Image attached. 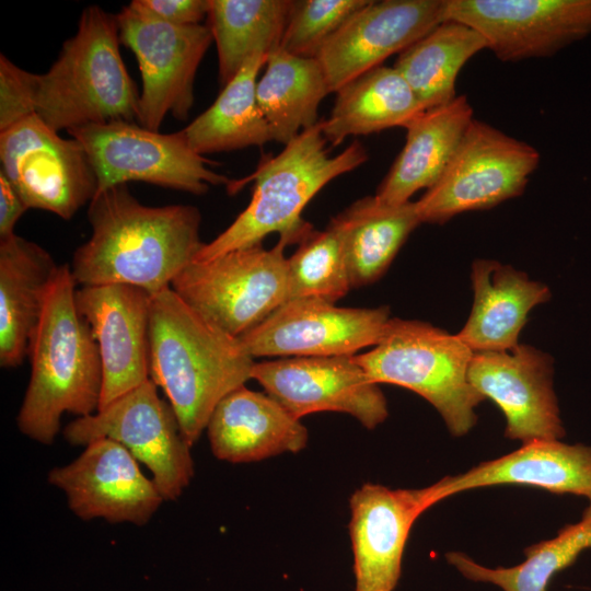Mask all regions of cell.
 <instances>
[{
	"instance_id": "cell-24",
	"label": "cell",
	"mask_w": 591,
	"mask_h": 591,
	"mask_svg": "<svg viewBox=\"0 0 591 591\" xmlns=\"http://www.w3.org/2000/svg\"><path fill=\"white\" fill-rule=\"evenodd\" d=\"M38 244L13 234L0 240V366L19 367L42 317L58 271Z\"/></svg>"
},
{
	"instance_id": "cell-9",
	"label": "cell",
	"mask_w": 591,
	"mask_h": 591,
	"mask_svg": "<svg viewBox=\"0 0 591 591\" xmlns=\"http://www.w3.org/2000/svg\"><path fill=\"white\" fill-rule=\"evenodd\" d=\"M83 147L97 179V192L146 182L202 195L231 179L212 171L213 164L188 146L182 130L161 134L124 120L91 124L68 131Z\"/></svg>"
},
{
	"instance_id": "cell-35",
	"label": "cell",
	"mask_w": 591,
	"mask_h": 591,
	"mask_svg": "<svg viewBox=\"0 0 591 591\" xmlns=\"http://www.w3.org/2000/svg\"><path fill=\"white\" fill-rule=\"evenodd\" d=\"M35 73L0 56V131L35 114Z\"/></svg>"
},
{
	"instance_id": "cell-19",
	"label": "cell",
	"mask_w": 591,
	"mask_h": 591,
	"mask_svg": "<svg viewBox=\"0 0 591 591\" xmlns=\"http://www.w3.org/2000/svg\"><path fill=\"white\" fill-rule=\"evenodd\" d=\"M431 486L392 489L366 483L349 499L355 591H393L415 521L434 506Z\"/></svg>"
},
{
	"instance_id": "cell-7",
	"label": "cell",
	"mask_w": 591,
	"mask_h": 591,
	"mask_svg": "<svg viewBox=\"0 0 591 591\" xmlns=\"http://www.w3.org/2000/svg\"><path fill=\"white\" fill-rule=\"evenodd\" d=\"M289 244L236 248L189 264L171 288L193 309L224 332L240 337L288 300Z\"/></svg>"
},
{
	"instance_id": "cell-22",
	"label": "cell",
	"mask_w": 591,
	"mask_h": 591,
	"mask_svg": "<svg viewBox=\"0 0 591 591\" xmlns=\"http://www.w3.org/2000/svg\"><path fill=\"white\" fill-rule=\"evenodd\" d=\"M206 430L212 454L233 464L297 453L309 439L300 419L267 393L245 385L218 403Z\"/></svg>"
},
{
	"instance_id": "cell-10",
	"label": "cell",
	"mask_w": 591,
	"mask_h": 591,
	"mask_svg": "<svg viewBox=\"0 0 591 591\" xmlns=\"http://www.w3.org/2000/svg\"><path fill=\"white\" fill-rule=\"evenodd\" d=\"M149 379L95 414L79 417L63 429L71 445L85 447L109 438L124 445L152 474L164 501L176 500L194 476L190 445L177 417Z\"/></svg>"
},
{
	"instance_id": "cell-23",
	"label": "cell",
	"mask_w": 591,
	"mask_h": 591,
	"mask_svg": "<svg viewBox=\"0 0 591 591\" xmlns=\"http://www.w3.org/2000/svg\"><path fill=\"white\" fill-rule=\"evenodd\" d=\"M471 281L473 306L456 335L474 352L512 350L530 311L552 297L546 285L494 259L474 260Z\"/></svg>"
},
{
	"instance_id": "cell-37",
	"label": "cell",
	"mask_w": 591,
	"mask_h": 591,
	"mask_svg": "<svg viewBox=\"0 0 591 591\" xmlns=\"http://www.w3.org/2000/svg\"><path fill=\"white\" fill-rule=\"evenodd\" d=\"M27 209L12 184L0 173V240L15 234L14 227Z\"/></svg>"
},
{
	"instance_id": "cell-26",
	"label": "cell",
	"mask_w": 591,
	"mask_h": 591,
	"mask_svg": "<svg viewBox=\"0 0 591 591\" xmlns=\"http://www.w3.org/2000/svg\"><path fill=\"white\" fill-rule=\"evenodd\" d=\"M340 232L352 288L379 280L398 251L421 224L415 201L387 204L359 198L331 220Z\"/></svg>"
},
{
	"instance_id": "cell-3",
	"label": "cell",
	"mask_w": 591,
	"mask_h": 591,
	"mask_svg": "<svg viewBox=\"0 0 591 591\" xmlns=\"http://www.w3.org/2000/svg\"><path fill=\"white\" fill-rule=\"evenodd\" d=\"M77 286L70 265H59L28 349L31 378L16 424L45 445L54 443L65 413L95 414L103 389L99 347L77 306Z\"/></svg>"
},
{
	"instance_id": "cell-21",
	"label": "cell",
	"mask_w": 591,
	"mask_h": 591,
	"mask_svg": "<svg viewBox=\"0 0 591 591\" xmlns=\"http://www.w3.org/2000/svg\"><path fill=\"white\" fill-rule=\"evenodd\" d=\"M494 485L533 486L555 494H572L591 501V445L560 440H534L471 470L431 485L440 502L452 495Z\"/></svg>"
},
{
	"instance_id": "cell-8",
	"label": "cell",
	"mask_w": 591,
	"mask_h": 591,
	"mask_svg": "<svg viewBox=\"0 0 591 591\" xmlns=\"http://www.w3.org/2000/svg\"><path fill=\"white\" fill-rule=\"evenodd\" d=\"M538 164L533 146L474 118L440 178L415 201L419 219L444 224L519 197Z\"/></svg>"
},
{
	"instance_id": "cell-6",
	"label": "cell",
	"mask_w": 591,
	"mask_h": 591,
	"mask_svg": "<svg viewBox=\"0 0 591 591\" xmlns=\"http://www.w3.org/2000/svg\"><path fill=\"white\" fill-rule=\"evenodd\" d=\"M473 355L456 334L422 321L391 318L381 340L356 358L372 382L420 395L451 434L461 437L475 426V408L485 401L468 381Z\"/></svg>"
},
{
	"instance_id": "cell-31",
	"label": "cell",
	"mask_w": 591,
	"mask_h": 591,
	"mask_svg": "<svg viewBox=\"0 0 591 591\" xmlns=\"http://www.w3.org/2000/svg\"><path fill=\"white\" fill-rule=\"evenodd\" d=\"M292 5L289 0H210L208 26L223 86L251 57L280 46Z\"/></svg>"
},
{
	"instance_id": "cell-27",
	"label": "cell",
	"mask_w": 591,
	"mask_h": 591,
	"mask_svg": "<svg viewBox=\"0 0 591 591\" xmlns=\"http://www.w3.org/2000/svg\"><path fill=\"white\" fill-rule=\"evenodd\" d=\"M424 111L402 73L394 66L381 65L336 92L333 111L321 120V130L335 147L349 136L405 127Z\"/></svg>"
},
{
	"instance_id": "cell-29",
	"label": "cell",
	"mask_w": 591,
	"mask_h": 591,
	"mask_svg": "<svg viewBox=\"0 0 591 591\" xmlns=\"http://www.w3.org/2000/svg\"><path fill=\"white\" fill-rule=\"evenodd\" d=\"M266 61V54L251 57L213 104L182 129L193 151L205 155L260 147L273 140L256 97L258 73Z\"/></svg>"
},
{
	"instance_id": "cell-25",
	"label": "cell",
	"mask_w": 591,
	"mask_h": 591,
	"mask_svg": "<svg viewBox=\"0 0 591 591\" xmlns=\"http://www.w3.org/2000/svg\"><path fill=\"white\" fill-rule=\"evenodd\" d=\"M465 95L425 109L404 128L406 142L379 185L375 196L399 205L420 189L433 186L448 166L474 119Z\"/></svg>"
},
{
	"instance_id": "cell-36",
	"label": "cell",
	"mask_w": 591,
	"mask_h": 591,
	"mask_svg": "<svg viewBox=\"0 0 591 591\" xmlns=\"http://www.w3.org/2000/svg\"><path fill=\"white\" fill-rule=\"evenodd\" d=\"M129 4L160 21L177 26L200 24L210 9V0H134Z\"/></svg>"
},
{
	"instance_id": "cell-15",
	"label": "cell",
	"mask_w": 591,
	"mask_h": 591,
	"mask_svg": "<svg viewBox=\"0 0 591 591\" xmlns=\"http://www.w3.org/2000/svg\"><path fill=\"white\" fill-rule=\"evenodd\" d=\"M252 379L293 417L344 413L374 429L389 415L386 398L356 355L288 357L255 362Z\"/></svg>"
},
{
	"instance_id": "cell-5",
	"label": "cell",
	"mask_w": 591,
	"mask_h": 591,
	"mask_svg": "<svg viewBox=\"0 0 591 591\" xmlns=\"http://www.w3.org/2000/svg\"><path fill=\"white\" fill-rule=\"evenodd\" d=\"M116 14L86 7L76 34L49 70L35 78V114L56 131L139 121L140 93L119 50Z\"/></svg>"
},
{
	"instance_id": "cell-32",
	"label": "cell",
	"mask_w": 591,
	"mask_h": 591,
	"mask_svg": "<svg viewBox=\"0 0 591 591\" xmlns=\"http://www.w3.org/2000/svg\"><path fill=\"white\" fill-rule=\"evenodd\" d=\"M588 548H591V501L580 521L565 525L551 540L526 547L524 561L517 566L488 568L462 552L447 553L445 558L472 581L493 583L503 591H546L553 577L571 566Z\"/></svg>"
},
{
	"instance_id": "cell-30",
	"label": "cell",
	"mask_w": 591,
	"mask_h": 591,
	"mask_svg": "<svg viewBox=\"0 0 591 591\" xmlns=\"http://www.w3.org/2000/svg\"><path fill=\"white\" fill-rule=\"evenodd\" d=\"M483 49L484 37L473 27L445 20L403 50L394 67L425 109L452 101L464 65Z\"/></svg>"
},
{
	"instance_id": "cell-11",
	"label": "cell",
	"mask_w": 591,
	"mask_h": 591,
	"mask_svg": "<svg viewBox=\"0 0 591 591\" xmlns=\"http://www.w3.org/2000/svg\"><path fill=\"white\" fill-rule=\"evenodd\" d=\"M116 19L119 39L135 54L141 73L140 126L159 131L166 114L187 119L195 76L213 40L209 26L172 25L130 4Z\"/></svg>"
},
{
	"instance_id": "cell-2",
	"label": "cell",
	"mask_w": 591,
	"mask_h": 591,
	"mask_svg": "<svg viewBox=\"0 0 591 591\" xmlns=\"http://www.w3.org/2000/svg\"><path fill=\"white\" fill-rule=\"evenodd\" d=\"M254 364L239 337L210 322L171 287L151 294L150 380L163 390L190 447L218 403L252 379Z\"/></svg>"
},
{
	"instance_id": "cell-34",
	"label": "cell",
	"mask_w": 591,
	"mask_h": 591,
	"mask_svg": "<svg viewBox=\"0 0 591 591\" xmlns=\"http://www.w3.org/2000/svg\"><path fill=\"white\" fill-rule=\"evenodd\" d=\"M368 1H293L279 47L296 56L315 57L324 43Z\"/></svg>"
},
{
	"instance_id": "cell-16",
	"label": "cell",
	"mask_w": 591,
	"mask_h": 591,
	"mask_svg": "<svg viewBox=\"0 0 591 591\" xmlns=\"http://www.w3.org/2000/svg\"><path fill=\"white\" fill-rule=\"evenodd\" d=\"M47 480L63 491L69 509L84 521L146 525L164 501L137 459L109 438L86 444L71 463L50 470Z\"/></svg>"
},
{
	"instance_id": "cell-20",
	"label": "cell",
	"mask_w": 591,
	"mask_h": 591,
	"mask_svg": "<svg viewBox=\"0 0 591 591\" xmlns=\"http://www.w3.org/2000/svg\"><path fill=\"white\" fill-rule=\"evenodd\" d=\"M150 300L148 291L130 285L77 289V306L102 360L99 410L150 379Z\"/></svg>"
},
{
	"instance_id": "cell-17",
	"label": "cell",
	"mask_w": 591,
	"mask_h": 591,
	"mask_svg": "<svg viewBox=\"0 0 591 591\" xmlns=\"http://www.w3.org/2000/svg\"><path fill=\"white\" fill-rule=\"evenodd\" d=\"M553 374L552 356L520 344L509 351L474 352L468 367L474 390L503 413L505 436L522 443L565 436Z\"/></svg>"
},
{
	"instance_id": "cell-14",
	"label": "cell",
	"mask_w": 591,
	"mask_h": 591,
	"mask_svg": "<svg viewBox=\"0 0 591 591\" xmlns=\"http://www.w3.org/2000/svg\"><path fill=\"white\" fill-rule=\"evenodd\" d=\"M390 315L389 306L341 308L293 299L239 338L252 358L356 355L381 340Z\"/></svg>"
},
{
	"instance_id": "cell-33",
	"label": "cell",
	"mask_w": 591,
	"mask_h": 591,
	"mask_svg": "<svg viewBox=\"0 0 591 591\" xmlns=\"http://www.w3.org/2000/svg\"><path fill=\"white\" fill-rule=\"evenodd\" d=\"M298 244L288 257V300L335 303L345 297L352 287L339 230L329 222L323 231L313 229Z\"/></svg>"
},
{
	"instance_id": "cell-4",
	"label": "cell",
	"mask_w": 591,
	"mask_h": 591,
	"mask_svg": "<svg viewBox=\"0 0 591 591\" xmlns=\"http://www.w3.org/2000/svg\"><path fill=\"white\" fill-rule=\"evenodd\" d=\"M326 143L320 120L287 143L277 155L264 157L246 181H231L228 190L234 194L244 183L254 179L251 201L223 232L205 243L195 260H208L260 244L271 233H279V239L289 245L300 243L313 230L301 217L309 201L334 178L368 160L367 150L359 141L334 157L328 155Z\"/></svg>"
},
{
	"instance_id": "cell-13",
	"label": "cell",
	"mask_w": 591,
	"mask_h": 591,
	"mask_svg": "<svg viewBox=\"0 0 591 591\" xmlns=\"http://www.w3.org/2000/svg\"><path fill=\"white\" fill-rule=\"evenodd\" d=\"M444 16L506 62L552 57L591 34V0H445Z\"/></svg>"
},
{
	"instance_id": "cell-12",
	"label": "cell",
	"mask_w": 591,
	"mask_h": 591,
	"mask_svg": "<svg viewBox=\"0 0 591 591\" xmlns=\"http://www.w3.org/2000/svg\"><path fill=\"white\" fill-rule=\"evenodd\" d=\"M1 171L27 208L68 220L97 192L81 143L65 139L36 114L0 131Z\"/></svg>"
},
{
	"instance_id": "cell-18",
	"label": "cell",
	"mask_w": 591,
	"mask_h": 591,
	"mask_svg": "<svg viewBox=\"0 0 591 591\" xmlns=\"http://www.w3.org/2000/svg\"><path fill=\"white\" fill-rule=\"evenodd\" d=\"M445 0L372 1L355 12L321 47L317 59L331 93L379 67L445 21Z\"/></svg>"
},
{
	"instance_id": "cell-28",
	"label": "cell",
	"mask_w": 591,
	"mask_h": 591,
	"mask_svg": "<svg viewBox=\"0 0 591 591\" xmlns=\"http://www.w3.org/2000/svg\"><path fill=\"white\" fill-rule=\"evenodd\" d=\"M329 89L315 57H300L280 47L267 55L266 70L256 85L257 103L273 140L285 146L315 126L318 106Z\"/></svg>"
},
{
	"instance_id": "cell-1",
	"label": "cell",
	"mask_w": 591,
	"mask_h": 591,
	"mask_svg": "<svg viewBox=\"0 0 591 591\" xmlns=\"http://www.w3.org/2000/svg\"><path fill=\"white\" fill-rule=\"evenodd\" d=\"M90 239L73 253L80 287L130 285L150 294L170 288L202 250L201 215L192 205H142L126 184L89 202Z\"/></svg>"
}]
</instances>
